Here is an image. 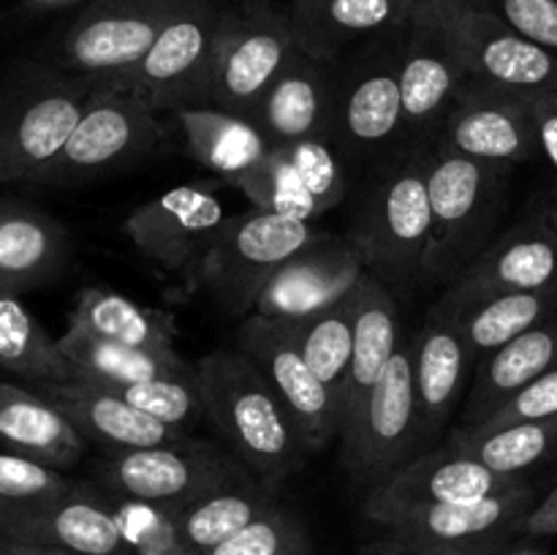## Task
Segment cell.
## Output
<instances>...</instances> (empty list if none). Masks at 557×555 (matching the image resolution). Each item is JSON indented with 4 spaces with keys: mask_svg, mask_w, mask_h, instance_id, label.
<instances>
[{
    "mask_svg": "<svg viewBox=\"0 0 557 555\" xmlns=\"http://www.w3.org/2000/svg\"><path fill=\"white\" fill-rule=\"evenodd\" d=\"M196 368L207 417L228 452L256 482L277 495L308 452L270 379L243 348H218Z\"/></svg>",
    "mask_w": 557,
    "mask_h": 555,
    "instance_id": "obj_1",
    "label": "cell"
},
{
    "mask_svg": "<svg viewBox=\"0 0 557 555\" xmlns=\"http://www.w3.org/2000/svg\"><path fill=\"white\" fill-rule=\"evenodd\" d=\"M422 152L433 212L424 278L449 286L493 243L506 201L509 166L479 161L451 150L444 141H435Z\"/></svg>",
    "mask_w": 557,
    "mask_h": 555,
    "instance_id": "obj_2",
    "label": "cell"
},
{
    "mask_svg": "<svg viewBox=\"0 0 557 555\" xmlns=\"http://www.w3.org/2000/svg\"><path fill=\"white\" fill-rule=\"evenodd\" d=\"M96 79L27 60L9 79L0 123V180L36 183L74 136Z\"/></svg>",
    "mask_w": 557,
    "mask_h": 555,
    "instance_id": "obj_3",
    "label": "cell"
},
{
    "mask_svg": "<svg viewBox=\"0 0 557 555\" xmlns=\"http://www.w3.org/2000/svg\"><path fill=\"white\" fill-rule=\"evenodd\" d=\"M430 232L428 163L424 152H413L381 169L359 201L348 239L362 254L364 267L392 286L424 278Z\"/></svg>",
    "mask_w": 557,
    "mask_h": 555,
    "instance_id": "obj_4",
    "label": "cell"
},
{
    "mask_svg": "<svg viewBox=\"0 0 557 555\" xmlns=\"http://www.w3.org/2000/svg\"><path fill=\"white\" fill-rule=\"evenodd\" d=\"M223 14L226 9H218L212 0H183L150 52L103 85L131 92L156 112L210 107Z\"/></svg>",
    "mask_w": 557,
    "mask_h": 555,
    "instance_id": "obj_5",
    "label": "cell"
},
{
    "mask_svg": "<svg viewBox=\"0 0 557 555\" xmlns=\"http://www.w3.org/2000/svg\"><path fill=\"white\" fill-rule=\"evenodd\" d=\"M232 452H221L205 439H183L147 449L103 452L98 479L114 498L139 501L177 515L194 501L248 479Z\"/></svg>",
    "mask_w": 557,
    "mask_h": 555,
    "instance_id": "obj_6",
    "label": "cell"
},
{
    "mask_svg": "<svg viewBox=\"0 0 557 555\" xmlns=\"http://www.w3.org/2000/svg\"><path fill=\"white\" fill-rule=\"evenodd\" d=\"M321 234L310 221L250 210L226 218L201 270V286L232 316H250L283 264Z\"/></svg>",
    "mask_w": 557,
    "mask_h": 555,
    "instance_id": "obj_7",
    "label": "cell"
},
{
    "mask_svg": "<svg viewBox=\"0 0 557 555\" xmlns=\"http://www.w3.org/2000/svg\"><path fill=\"white\" fill-rule=\"evenodd\" d=\"M163 128L156 109L131 92L96 79L90 103L52 166L36 185H82L123 172L161 147Z\"/></svg>",
    "mask_w": 557,
    "mask_h": 555,
    "instance_id": "obj_8",
    "label": "cell"
},
{
    "mask_svg": "<svg viewBox=\"0 0 557 555\" xmlns=\"http://www.w3.org/2000/svg\"><path fill=\"white\" fill-rule=\"evenodd\" d=\"M403 30L379 36L368 52L343 69L332 145L354 163L400 161Z\"/></svg>",
    "mask_w": 557,
    "mask_h": 555,
    "instance_id": "obj_9",
    "label": "cell"
},
{
    "mask_svg": "<svg viewBox=\"0 0 557 555\" xmlns=\"http://www.w3.org/2000/svg\"><path fill=\"white\" fill-rule=\"evenodd\" d=\"M341 439L348 473L368 490L379 488L392 473L419 457L417 452H424L413 381V337L400 341L362 411Z\"/></svg>",
    "mask_w": 557,
    "mask_h": 555,
    "instance_id": "obj_10",
    "label": "cell"
},
{
    "mask_svg": "<svg viewBox=\"0 0 557 555\" xmlns=\"http://www.w3.org/2000/svg\"><path fill=\"white\" fill-rule=\"evenodd\" d=\"M299 52L286 9L272 0H245L223 14L210 107L253 118L272 82Z\"/></svg>",
    "mask_w": 557,
    "mask_h": 555,
    "instance_id": "obj_11",
    "label": "cell"
},
{
    "mask_svg": "<svg viewBox=\"0 0 557 555\" xmlns=\"http://www.w3.org/2000/svg\"><path fill=\"white\" fill-rule=\"evenodd\" d=\"M183 0H90L54 38L44 63L92 79L134 69Z\"/></svg>",
    "mask_w": 557,
    "mask_h": 555,
    "instance_id": "obj_12",
    "label": "cell"
},
{
    "mask_svg": "<svg viewBox=\"0 0 557 555\" xmlns=\"http://www.w3.org/2000/svg\"><path fill=\"white\" fill-rule=\"evenodd\" d=\"M237 343L270 379L272 390L286 406L308 455H315L335 435H341L337 400L332 397L330 386L308 365L286 321L256 313L245 316L237 332Z\"/></svg>",
    "mask_w": 557,
    "mask_h": 555,
    "instance_id": "obj_13",
    "label": "cell"
},
{
    "mask_svg": "<svg viewBox=\"0 0 557 555\" xmlns=\"http://www.w3.org/2000/svg\"><path fill=\"white\" fill-rule=\"evenodd\" d=\"M223 223L226 212L215 190L180 185L136 207L125 221V234L161 272L201 283V270Z\"/></svg>",
    "mask_w": 557,
    "mask_h": 555,
    "instance_id": "obj_14",
    "label": "cell"
},
{
    "mask_svg": "<svg viewBox=\"0 0 557 555\" xmlns=\"http://www.w3.org/2000/svg\"><path fill=\"white\" fill-rule=\"evenodd\" d=\"M444 36L479 85L525 98L557 92V54L506 25L490 5L462 16Z\"/></svg>",
    "mask_w": 557,
    "mask_h": 555,
    "instance_id": "obj_15",
    "label": "cell"
},
{
    "mask_svg": "<svg viewBox=\"0 0 557 555\" xmlns=\"http://www.w3.org/2000/svg\"><path fill=\"white\" fill-rule=\"evenodd\" d=\"M0 539L79 555H136L117 509L87 484L25 506L0 504Z\"/></svg>",
    "mask_w": 557,
    "mask_h": 555,
    "instance_id": "obj_16",
    "label": "cell"
},
{
    "mask_svg": "<svg viewBox=\"0 0 557 555\" xmlns=\"http://www.w3.org/2000/svg\"><path fill=\"white\" fill-rule=\"evenodd\" d=\"M471 76L451 52L444 33L403 30L400 96L403 145L400 158L428 150L441 139Z\"/></svg>",
    "mask_w": 557,
    "mask_h": 555,
    "instance_id": "obj_17",
    "label": "cell"
},
{
    "mask_svg": "<svg viewBox=\"0 0 557 555\" xmlns=\"http://www.w3.org/2000/svg\"><path fill=\"white\" fill-rule=\"evenodd\" d=\"M536 506L531 484L471 504L408 506L375 517L384 536L408 547H500L509 533L520 531Z\"/></svg>",
    "mask_w": 557,
    "mask_h": 555,
    "instance_id": "obj_18",
    "label": "cell"
},
{
    "mask_svg": "<svg viewBox=\"0 0 557 555\" xmlns=\"http://www.w3.org/2000/svg\"><path fill=\"white\" fill-rule=\"evenodd\" d=\"M520 484H525L522 477H506L476 457H468L444 444L438 449L422 452L379 488L368 490L364 517L375 520L408 506L471 504V501L511 493Z\"/></svg>",
    "mask_w": 557,
    "mask_h": 555,
    "instance_id": "obj_19",
    "label": "cell"
},
{
    "mask_svg": "<svg viewBox=\"0 0 557 555\" xmlns=\"http://www.w3.org/2000/svg\"><path fill=\"white\" fill-rule=\"evenodd\" d=\"M506 292L557 294V232L549 215H533L498 234L476 261L449 283L441 303L457 310Z\"/></svg>",
    "mask_w": 557,
    "mask_h": 555,
    "instance_id": "obj_20",
    "label": "cell"
},
{
    "mask_svg": "<svg viewBox=\"0 0 557 555\" xmlns=\"http://www.w3.org/2000/svg\"><path fill=\"white\" fill-rule=\"evenodd\" d=\"M438 141L498 166L531 161L542 152L531 98L495 90L473 79L462 90Z\"/></svg>",
    "mask_w": 557,
    "mask_h": 555,
    "instance_id": "obj_21",
    "label": "cell"
},
{
    "mask_svg": "<svg viewBox=\"0 0 557 555\" xmlns=\"http://www.w3.org/2000/svg\"><path fill=\"white\" fill-rule=\"evenodd\" d=\"M341 76V60H319L299 49L250 120L272 147L302 139L332 141Z\"/></svg>",
    "mask_w": 557,
    "mask_h": 555,
    "instance_id": "obj_22",
    "label": "cell"
},
{
    "mask_svg": "<svg viewBox=\"0 0 557 555\" xmlns=\"http://www.w3.org/2000/svg\"><path fill=\"white\" fill-rule=\"evenodd\" d=\"M364 272L368 267L351 239H326L321 234L277 270L256 299L253 313L267 319H302L319 313L346 299Z\"/></svg>",
    "mask_w": 557,
    "mask_h": 555,
    "instance_id": "obj_23",
    "label": "cell"
},
{
    "mask_svg": "<svg viewBox=\"0 0 557 555\" xmlns=\"http://www.w3.org/2000/svg\"><path fill=\"white\" fill-rule=\"evenodd\" d=\"M473 368L460 319L446 305L435 303L413 337V381H417L419 417H422L424 452L435 435L446 430L457 400Z\"/></svg>",
    "mask_w": 557,
    "mask_h": 555,
    "instance_id": "obj_24",
    "label": "cell"
},
{
    "mask_svg": "<svg viewBox=\"0 0 557 555\" xmlns=\"http://www.w3.org/2000/svg\"><path fill=\"white\" fill-rule=\"evenodd\" d=\"M30 386L38 395L52 400L85 433L87 441L101 444L103 452L147 449V446L174 444L190 435L147 417L128 400L92 381H49V384Z\"/></svg>",
    "mask_w": 557,
    "mask_h": 555,
    "instance_id": "obj_25",
    "label": "cell"
},
{
    "mask_svg": "<svg viewBox=\"0 0 557 555\" xmlns=\"http://www.w3.org/2000/svg\"><path fill=\"white\" fill-rule=\"evenodd\" d=\"M69 232L38 207L5 199L0 207V294L25 292L58 281L69 267Z\"/></svg>",
    "mask_w": 557,
    "mask_h": 555,
    "instance_id": "obj_26",
    "label": "cell"
},
{
    "mask_svg": "<svg viewBox=\"0 0 557 555\" xmlns=\"http://www.w3.org/2000/svg\"><path fill=\"white\" fill-rule=\"evenodd\" d=\"M400 308L389 283L364 272L357 283V319H354V351L348 365L346 392L341 406V435L354 424L364 400L384 375L386 365L400 346Z\"/></svg>",
    "mask_w": 557,
    "mask_h": 555,
    "instance_id": "obj_27",
    "label": "cell"
},
{
    "mask_svg": "<svg viewBox=\"0 0 557 555\" xmlns=\"http://www.w3.org/2000/svg\"><path fill=\"white\" fill-rule=\"evenodd\" d=\"M286 11L297 47L319 60H341L354 41L408 27L403 0H292Z\"/></svg>",
    "mask_w": 557,
    "mask_h": 555,
    "instance_id": "obj_28",
    "label": "cell"
},
{
    "mask_svg": "<svg viewBox=\"0 0 557 555\" xmlns=\"http://www.w3.org/2000/svg\"><path fill=\"white\" fill-rule=\"evenodd\" d=\"M557 365V319H547L544 324L522 332L504 348L490 354L473 375L471 395L462 408L460 428H476V424L493 419L506 403L515 400L525 386H531L539 375L547 373Z\"/></svg>",
    "mask_w": 557,
    "mask_h": 555,
    "instance_id": "obj_29",
    "label": "cell"
},
{
    "mask_svg": "<svg viewBox=\"0 0 557 555\" xmlns=\"http://www.w3.org/2000/svg\"><path fill=\"white\" fill-rule=\"evenodd\" d=\"M0 435L5 449L52 468H71L87 449V439L52 400L22 384H0Z\"/></svg>",
    "mask_w": 557,
    "mask_h": 555,
    "instance_id": "obj_30",
    "label": "cell"
},
{
    "mask_svg": "<svg viewBox=\"0 0 557 555\" xmlns=\"http://www.w3.org/2000/svg\"><path fill=\"white\" fill-rule=\"evenodd\" d=\"M65 357L76 370V379L96 384H139L156 379H194L199 368L185 362L177 351H145L123 343L103 341L85 330L69 326L60 337ZM74 379V381H76Z\"/></svg>",
    "mask_w": 557,
    "mask_h": 555,
    "instance_id": "obj_31",
    "label": "cell"
},
{
    "mask_svg": "<svg viewBox=\"0 0 557 555\" xmlns=\"http://www.w3.org/2000/svg\"><path fill=\"white\" fill-rule=\"evenodd\" d=\"M174 118L183 128L190 156L223 180L256 166L272 150L259 125L243 114L218 107H194L180 109Z\"/></svg>",
    "mask_w": 557,
    "mask_h": 555,
    "instance_id": "obj_32",
    "label": "cell"
},
{
    "mask_svg": "<svg viewBox=\"0 0 557 555\" xmlns=\"http://www.w3.org/2000/svg\"><path fill=\"white\" fill-rule=\"evenodd\" d=\"M272 506H277V495L248 477L185 506L174 515V528L188 553L207 555L267 515Z\"/></svg>",
    "mask_w": 557,
    "mask_h": 555,
    "instance_id": "obj_33",
    "label": "cell"
},
{
    "mask_svg": "<svg viewBox=\"0 0 557 555\" xmlns=\"http://www.w3.org/2000/svg\"><path fill=\"white\" fill-rule=\"evenodd\" d=\"M444 305V303H441ZM451 310V308H449ZM557 310V294L539 292H506L479 297L462 308L451 310L460 319L462 335H466L468 354L473 368L484 362L490 354L504 348L522 332L544 324L553 319Z\"/></svg>",
    "mask_w": 557,
    "mask_h": 555,
    "instance_id": "obj_34",
    "label": "cell"
},
{
    "mask_svg": "<svg viewBox=\"0 0 557 555\" xmlns=\"http://www.w3.org/2000/svg\"><path fill=\"white\" fill-rule=\"evenodd\" d=\"M451 449L476 457L493 471L506 477H520L536 462L557 455V414L542 419L500 424V428H457L446 439Z\"/></svg>",
    "mask_w": 557,
    "mask_h": 555,
    "instance_id": "obj_35",
    "label": "cell"
},
{
    "mask_svg": "<svg viewBox=\"0 0 557 555\" xmlns=\"http://www.w3.org/2000/svg\"><path fill=\"white\" fill-rule=\"evenodd\" d=\"M0 362L27 384L76 379L60 337L49 335L14 294H0Z\"/></svg>",
    "mask_w": 557,
    "mask_h": 555,
    "instance_id": "obj_36",
    "label": "cell"
},
{
    "mask_svg": "<svg viewBox=\"0 0 557 555\" xmlns=\"http://www.w3.org/2000/svg\"><path fill=\"white\" fill-rule=\"evenodd\" d=\"M69 326L145 351H177L174 330L163 316L107 288H82Z\"/></svg>",
    "mask_w": 557,
    "mask_h": 555,
    "instance_id": "obj_37",
    "label": "cell"
},
{
    "mask_svg": "<svg viewBox=\"0 0 557 555\" xmlns=\"http://www.w3.org/2000/svg\"><path fill=\"white\" fill-rule=\"evenodd\" d=\"M354 319H357V288L346 299L319 310V313L302 316V319H283L297 337L310 368L330 386L337 408L343 406L348 365H351Z\"/></svg>",
    "mask_w": 557,
    "mask_h": 555,
    "instance_id": "obj_38",
    "label": "cell"
},
{
    "mask_svg": "<svg viewBox=\"0 0 557 555\" xmlns=\"http://www.w3.org/2000/svg\"><path fill=\"white\" fill-rule=\"evenodd\" d=\"M226 183L243 190L253 210L299 218V221H313L315 215H321L319 205L281 147H272L256 166L234 174Z\"/></svg>",
    "mask_w": 557,
    "mask_h": 555,
    "instance_id": "obj_39",
    "label": "cell"
},
{
    "mask_svg": "<svg viewBox=\"0 0 557 555\" xmlns=\"http://www.w3.org/2000/svg\"><path fill=\"white\" fill-rule=\"evenodd\" d=\"M96 384V381H92ZM114 392L131 406L139 408L147 417L190 433L196 422L207 417L205 392H201L199 375L194 379H156L139 381V384H98Z\"/></svg>",
    "mask_w": 557,
    "mask_h": 555,
    "instance_id": "obj_40",
    "label": "cell"
},
{
    "mask_svg": "<svg viewBox=\"0 0 557 555\" xmlns=\"http://www.w3.org/2000/svg\"><path fill=\"white\" fill-rule=\"evenodd\" d=\"M207 555H313V547L302 522L283 506H272L267 515Z\"/></svg>",
    "mask_w": 557,
    "mask_h": 555,
    "instance_id": "obj_41",
    "label": "cell"
},
{
    "mask_svg": "<svg viewBox=\"0 0 557 555\" xmlns=\"http://www.w3.org/2000/svg\"><path fill=\"white\" fill-rule=\"evenodd\" d=\"M275 147H281L283 156L297 169L305 188L310 190L321 212L332 210V207H337L346 199V174H343V163L332 141L302 139Z\"/></svg>",
    "mask_w": 557,
    "mask_h": 555,
    "instance_id": "obj_42",
    "label": "cell"
},
{
    "mask_svg": "<svg viewBox=\"0 0 557 555\" xmlns=\"http://www.w3.org/2000/svg\"><path fill=\"white\" fill-rule=\"evenodd\" d=\"M71 488H74V482L65 479L60 468L16 455L11 449H3V455H0V504H41V501H52L69 493Z\"/></svg>",
    "mask_w": 557,
    "mask_h": 555,
    "instance_id": "obj_43",
    "label": "cell"
},
{
    "mask_svg": "<svg viewBox=\"0 0 557 555\" xmlns=\"http://www.w3.org/2000/svg\"><path fill=\"white\" fill-rule=\"evenodd\" d=\"M509 27L557 54V0H487Z\"/></svg>",
    "mask_w": 557,
    "mask_h": 555,
    "instance_id": "obj_44",
    "label": "cell"
},
{
    "mask_svg": "<svg viewBox=\"0 0 557 555\" xmlns=\"http://www.w3.org/2000/svg\"><path fill=\"white\" fill-rule=\"evenodd\" d=\"M557 414V365L547 373L539 375L531 386L520 392L511 403H506L493 419H487V428H500V424L522 422V419H542ZM479 428V424H476Z\"/></svg>",
    "mask_w": 557,
    "mask_h": 555,
    "instance_id": "obj_45",
    "label": "cell"
},
{
    "mask_svg": "<svg viewBox=\"0 0 557 555\" xmlns=\"http://www.w3.org/2000/svg\"><path fill=\"white\" fill-rule=\"evenodd\" d=\"M403 3H406L408 27L444 33L466 14L487 5V0H403Z\"/></svg>",
    "mask_w": 557,
    "mask_h": 555,
    "instance_id": "obj_46",
    "label": "cell"
},
{
    "mask_svg": "<svg viewBox=\"0 0 557 555\" xmlns=\"http://www.w3.org/2000/svg\"><path fill=\"white\" fill-rule=\"evenodd\" d=\"M531 109L533 123H536L539 147H542V152L557 172V92L531 98Z\"/></svg>",
    "mask_w": 557,
    "mask_h": 555,
    "instance_id": "obj_47",
    "label": "cell"
},
{
    "mask_svg": "<svg viewBox=\"0 0 557 555\" xmlns=\"http://www.w3.org/2000/svg\"><path fill=\"white\" fill-rule=\"evenodd\" d=\"M500 547H408L392 539L381 536L379 542L368 544L364 555H498Z\"/></svg>",
    "mask_w": 557,
    "mask_h": 555,
    "instance_id": "obj_48",
    "label": "cell"
},
{
    "mask_svg": "<svg viewBox=\"0 0 557 555\" xmlns=\"http://www.w3.org/2000/svg\"><path fill=\"white\" fill-rule=\"evenodd\" d=\"M520 533L522 536H557V488L533 506Z\"/></svg>",
    "mask_w": 557,
    "mask_h": 555,
    "instance_id": "obj_49",
    "label": "cell"
},
{
    "mask_svg": "<svg viewBox=\"0 0 557 555\" xmlns=\"http://www.w3.org/2000/svg\"><path fill=\"white\" fill-rule=\"evenodd\" d=\"M0 555H79V553H65V550H52V547H30V544L0 539Z\"/></svg>",
    "mask_w": 557,
    "mask_h": 555,
    "instance_id": "obj_50",
    "label": "cell"
},
{
    "mask_svg": "<svg viewBox=\"0 0 557 555\" xmlns=\"http://www.w3.org/2000/svg\"><path fill=\"white\" fill-rule=\"evenodd\" d=\"M82 3V0H27L33 11H58V9H69V5Z\"/></svg>",
    "mask_w": 557,
    "mask_h": 555,
    "instance_id": "obj_51",
    "label": "cell"
},
{
    "mask_svg": "<svg viewBox=\"0 0 557 555\" xmlns=\"http://www.w3.org/2000/svg\"><path fill=\"white\" fill-rule=\"evenodd\" d=\"M498 555H549L547 550L544 547H539V544H517V547H511V550H506V553H498Z\"/></svg>",
    "mask_w": 557,
    "mask_h": 555,
    "instance_id": "obj_52",
    "label": "cell"
},
{
    "mask_svg": "<svg viewBox=\"0 0 557 555\" xmlns=\"http://www.w3.org/2000/svg\"><path fill=\"white\" fill-rule=\"evenodd\" d=\"M549 221H553V226H555V232H557V201L553 205V210H549Z\"/></svg>",
    "mask_w": 557,
    "mask_h": 555,
    "instance_id": "obj_53",
    "label": "cell"
},
{
    "mask_svg": "<svg viewBox=\"0 0 557 555\" xmlns=\"http://www.w3.org/2000/svg\"><path fill=\"white\" fill-rule=\"evenodd\" d=\"M161 555H194V553H188V550H172V553H161Z\"/></svg>",
    "mask_w": 557,
    "mask_h": 555,
    "instance_id": "obj_54",
    "label": "cell"
}]
</instances>
